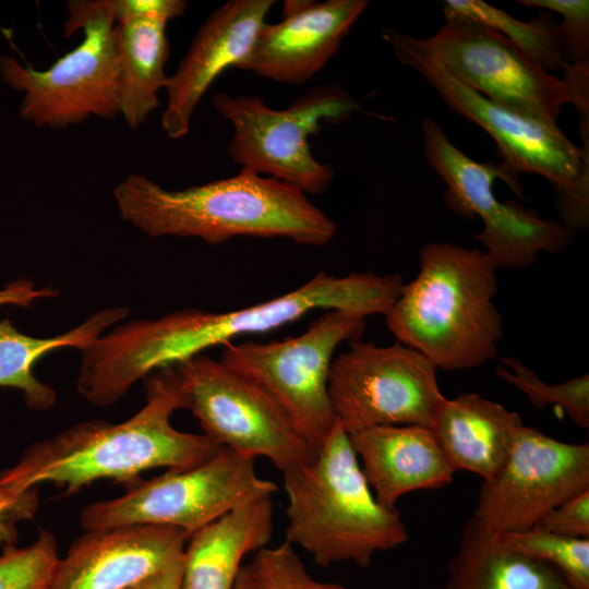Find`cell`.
<instances>
[{
  "label": "cell",
  "instance_id": "1",
  "mask_svg": "<svg viewBox=\"0 0 589 589\" xmlns=\"http://www.w3.org/2000/svg\"><path fill=\"white\" fill-rule=\"evenodd\" d=\"M405 281L398 274L318 272L297 289L252 306L226 312L185 309L154 320L122 323L86 351L96 386L119 400L140 380L236 337L269 332L314 310H339L366 317L389 311Z\"/></svg>",
  "mask_w": 589,
  "mask_h": 589
},
{
  "label": "cell",
  "instance_id": "2",
  "mask_svg": "<svg viewBox=\"0 0 589 589\" xmlns=\"http://www.w3.org/2000/svg\"><path fill=\"white\" fill-rule=\"evenodd\" d=\"M144 380L146 402L135 414L120 423L80 422L31 444L14 466L0 471V495L20 500L41 483L67 493L103 479L132 485L144 471L188 469L212 458L219 445L171 423L182 409L175 365Z\"/></svg>",
  "mask_w": 589,
  "mask_h": 589
},
{
  "label": "cell",
  "instance_id": "3",
  "mask_svg": "<svg viewBox=\"0 0 589 589\" xmlns=\"http://www.w3.org/2000/svg\"><path fill=\"white\" fill-rule=\"evenodd\" d=\"M112 194L121 219L153 238L219 244L247 236L324 247L337 231L336 221L299 189L247 169L182 190H168L133 172Z\"/></svg>",
  "mask_w": 589,
  "mask_h": 589
},
{
  "label": "cell",
  "instance_id": "4",
  "mask_svg": "<svg viewBox=\"0 0 589 589\" xmlns=\"http://www.w3.org/2000/svg\"><path fill=\"white\" fill-rule=\"evenodd\" d=\"M419 266L385 315L398 342L446 371L494 359L503 321L494 304L497 267L490 256L455 243L429 242L419 252Z\"/></svg>",
  "mask_w": 589,
  "mask_h": 589
},
{
  "label": "cell",
  "instance_id": "5",
  "mask_svg": "<svg viewBox=\"0 0 589 589\" xmlns=\"http://www.w3.org/2000/svg\"><path fill=\"white\" fill-rule=\"evenodd\" d=\"M281 474L288 500L285 541L316 565L366 567L376 553L408 541L399 512L377 501L338 422L312 460Z\"/></svg>",
  "mask_w": 589,
  "mask_h": 589
},
{
  "label": "cell",
  "instance_id": "6",
  "mask_svg": "<svg viewBox=\"0 0 589 589\" xmlns=\"http://www.w3.org/2000/svg\"><path fill=\"white\" fill-rule=\"evenodd\" d=\"M397 60L418 72L448 108L482 128L495 142L500 164L510 173H536L557 194L563 223L576 230L588 226L589 149L574 144L557 123L507 108L476 92L449 73L422 38L382 31Z\"/></svg>",
  "mask_w": 589,
  "mask_h": 589
},
{
  "label": "cell",
  "instance_id": "7",
  "mask_svg": "<svg viewBox=\"0 0 589 589\" xmlns=\"http://www.w3.org/2000/svg\"><path fill=\"white\" fill-rule=\"evenodd\" d=\"M63 35L82 31L81 43L45 70L0 56V76L22 93L20 118L36 128L55 130L91 118L119 116L115 0H69Z\"/></svg>",
  "mask_w": 589,
  "mask_h": 589
},
{
  "label": "cell",
  "instance_id": "8",
  "mask_svg": "<svg viewBox=\"0 0 589 589\" xmlns=\"http://www.w3.org/2000/svg\"><path fill=\"white\" fill-rule=\"evenodd\" d=\"M215 110L233 129L228 144L231 160L255 173L286 182L304 194L318 195L330 185L333 168L312 154L309 137L323 122H340L361 108L337 85L316 86L289 107L274 109L256 96L213 95Z\"/></svg>",
  "mask_w": 589,
  "mask_h": 589
},
{
  "label": "cell",
  "instance_id": "9",
  "mask_svg": "<svg viewBox=\"0 0 589 589\" xmlns=\"http://www.w3.org/2000/svg\"><path fill=\"white\" fill-rule=\"evenodd\" d=\"M365 328L363 316L325 310L298 336L226 344L219 361L265 392L318 450L337 423L328 395L334 352L360 340Z\"/></svg>",
  "mask_w": 589,
  "mask_h": 589
},
{
  "label": "cell",
  "instance_id": "10",
  "mask_svg": "<svg viewBox=\"0 0 589 589\" xmlns=\"http://www.w3.org/2000/svg\"><path fill=\"white\" fill-rule=\"evenodd\" d=\"M254 460L220 447L195 467L139 480L120 496L88 504L81 526L85 531L165 526L190 538L239 505L278 490L256 473Z\"/></svg>",
  "mask_w": 589,
  "mask_h": 589
},
{
  "label": "cell",
  "instance_id": "11",
  "mask_svg": "<svg viewBox=\"0 0 589 589\" xmlns=\"http://www.w3.org/2000/svg\"><path fill=\"white\" fill-rule=\"evenodd\" d=\"M428 164L446 184L445 202L457 214L479 216L483 230L473 237L498 268H527L540 252L560 253L572 242L575 230L563 221L549 220L516 202H501L493 182L501 179L520 197L522 187L500 163H478L458 149L434 120L422 123Z\"/></svg>",
  "mask_w": 589,
  "mask_h": 589
},
{
  "label": "cell",
  "instance_id": "12",
  "mask_svg": "<svg viewBox=\"0 0 589 589\" xmlns=\"http://www.w3.org/2000/svg\"><path fill=\"white\" fill-rule=\"evenodd\" d=\"M175 368L182 409L220 447L252 459L267 458L280 472L316 456L265 392L219 360L200 353Z\"/></svg>",
  "mask_w": 589,
  "mask_h": 589
},
{
  "label": "cell",
  "instance_id": "13",
  "mask_svg": "<svg viewBox=\"0 0 589 589\" xmlns=\"http://www.w3.org/2000/svg\"><path fill=\"white\" fill-rule=\"evenodd\" d=\"M328 395L347 434L380 425L431 426L445 399L436 368L400 342L376 346L354 340L334 358Z\"/></svg>",
  "mask_w": 589,
  "mask_h": 589
},
{
  "label": "cell",
  "instance_id": "14",
  "mask_svg": "<svg viewBox=\"0 0 589 589\" xmlns=\"http://www.w3.org/2000/svg\"><path fill=\"white\" fill-rule=\"evenodd\" d=\"M444 16L438 32L422 41L449 73L500 105L557 123L570 101L563 79L539 68L490 26L447 11Z\"/></svg>",
  "mask_w": 589,
  "mask_h": 589
},
{
  "label": "cell",
  "instance_id": "15",
  "mask_svg": "<svg viewBox=\"0 0 589 589\" xmlns=\"http://www.w3.org/2000/svg\"><path fill=\"white\" fill-rule=\"evenodd\" d=\"M588 489V443L562 442L522 424L501 470L481 484L472 518L495 533L524 531Z\"/></svg>",
  "mask_w": 589,
  "mask_h": 589
},
{
  "label": "cell",
  "instance_id": "16",
  "mask_svg": "<svg viewBox=\"0 0 589 589\" xmlns=\"http://www.w3.org/2000/svg\"><path fill=\"white\" fill-rule=\"evenodd\" d=\"M366 7V0H287L283 20L263 24L236 68L278 83L302 84L326 65Z\"/></svg>",
  "mask_w": 589,
  "mask_h": 589
},
{
  "label": "cell",
  "instance_id": "17",
  "mask_svg": "<svg viewBox=\"0 0 589 589\" xmlns=\"http://www.w3.org/2000/svg\"><path fill=\"white\" fill-rule=\"evenodd\" d=\"M274 0H231L197 29L177 70L168 77L161 128L171 140L189 134L193 113L213 82L249 53Z\"/></svg>",
  "mask_w": 589,
  "mask_h": 589
},
{
  "label": "cell",
  "instance_id": "18",
  "mask_svg": "<svg viewBox=\"0 0 589 589\" xmlns=\"http://www.w3.org/2000/svg\"><path fill=\"white\" fill-rule=\"evenodd\" d=\"M188 540L154 525L85 531L59 557L46 589H125L182 555Z\"/></svg>",
  "mask_w": 589,
  "mask_h": 589
},
{
  "label": "cell",
  "instance_id": "19",
  "mask_svg": "<svg viewBox=\"0 0 589 589\" xmlns=\"http://www.w3.org/2000/svg\"><path fill=\"white\" fill-rule=\"evenodd\" d=\"M187 7L183 0H115L119 116L132 130L159 107L169 77L166 27Z\"/></svg>",
  "mask_w": 589,
  "mask_h": 589
},
{
  "label": "cell",
  "instance_id": "20",
  "mask_svg": "<svg viewBox=\"0 0 589 589\" xmlns=\"http://www.w3.org/2000/svg\"><path fill=\"white\" fill-rule=\"evenodd\" d=\"M348 435L368 483L387 508L409 492L453 482L455 471L429 428L380 425Z\"/></svg>",
  "mask_w": 589,
  "mask_h": 589
},
{
  "label": "cell",
  "instance_id": "21",
  "mask_svg": "<svg viewBox=\"0 0 589 589\" xmlns=\"http://www.w3.org/2000/svg\"><path fill=\"white\" fill-rule=\"evenodd\" d=\"M522 424L517 412L467 393L445 397L430 430L455 472H473L488 481L503 467Z\"/></svg>",
  "mask_w": 589,
  "mask_h": 589
},
{
  "label": "cell",
  "instance_id": "22",
  "mask_svg": "<svg viewBox=\"0 0 589 589\" xmlns=\"http://www.w3.org/2000/svg\"><path fill=\"white\" fill-rule=\"evenodd\" d=\"M272 495L245 502L193 533L184 548L181 589H235L244 557L268 545Z\"/></svg>",
  "mask_w": 589,
  "mask_h": 589
},
{
  "label": "cell",
  "instance_id": "23",
  "mask_svg": "<svg viewBox=\"0 0 589 589\" xmlns=\"http://www.w3.org/2000/svg\"><path fill=\"white\" fill-rule=\"evenodd\" d=\"M445 589H573L554 567L505 546L472 517L447 565Z\"/></svg>",
  "mask_w": 589,
  "mask_h": 589
},
{
  "label": "cell",
  "instance_id": "24",
  "mask_svg": "<svg viewBox=\"0 0 589 589\" xmlns=\"http://www.w3.org/2000/svg\"><path fill=\"white\" fill-rule=\"evenodd\" d=\"M130 311L124 306L98 310L80 325L53 337L39 338L21 333L8 318L0 320V387L23 393L26 405L48 410L56 402L55 389L34 375V365L47 353L61 348L87 347L110 327L123 321Z\"/></svg>",
  "mask_w": 589,
  "mask_h": 589
},
{
  "label": "cell",
  "instance_id": "25",
  "mask_svg": "<svg viewBox=\"0 0 589 589\" xmlns=\"http://www.w3.org/2000/svg\"><path fill=\"white\" fill-rule=\"evenodd\" d=\"M444 11L472 19L500 32L545 72L565 71L570 64L561 48L556 22L550 12L522 22L482 0H447Z\"/></svg>",
  "mask_w": 589,
  "mask_h": 589
},
{
  "label": "cell",
  "instance_id": "26",
  "mask_svg": "<svg viewBox=\"0 0 589 589\" xmlns=\"http://www.w3.org/2000/svg\"><path fill=\"white\" fill-rule=\"evenodd\" d=\"M497 534L508 549L556 568L573 589H589V539L556 534L538 526Z\"/></svg>",
  "mask_w": 589,
  "mask_h": 589
},
{
  "label": "cell",
  "instance_id": "27",
  "mask_svg": "<svg viewBox=\"0 0 589 589\" xmlns=\"http://www.w3.org/2000/svg\"><path fill=\"white\" fill-rule=\"evenodd\" d=\"M509 370L496 366V375L526 395L529 402L543 410L549 405L560 406L581 429L589 428V374L558 384L543 382L534 371L514 357H502Z\"/></svg>",
  "mask_w": 589,
  "mask_h": 589
},
{
  "label": "cell",
  "instance_id": "28",
  "mask_svg": "<svg viewBox=\"0 0 589 589\" xmlns=\"http://www.w3.org/2000/svg\"><path fill=\"white\" fill-rule=\"evenodd\" d=\"M239 577L242 589H347L341 584L314 578L286 541L254 552Z\"/></svg>",
  "mask_w": 589,
  "mask_h": 589
},
{
  "label": "cell",
  "instance_id": "29",
  "mask_svg": "<svg viewBox=\"0 0 589 589\" xmlns=\"http://www.w3.org/2000/svg\"><path fill=\"white\" fill-rule=\"evenodd\" d=\"M58 560L57 540L47 530L26 548L5 545L0 552V589H46Z\"/></svg>",
  "mask_w": 589,
  "mask_h": 589
},
{
  "label": "cell",
  "instance_id": "30",
  "mask_svg": "<svg viewBox=\"0 0 589 589\" xmlns=\"http://www.w3.org/2000/svg\"><path fill=\"white\" fill-rule=\"evenodd\" d=\"M525 7L540 8L561 14L556 33L564 56L570 63L588 59L589 1L588 0H519Z\"/></svg>",
  "mask_w": 589,
  "mask_h": 589
},
{
  "label": "cell",
  "instance_id": "31",
  "mask_svg": "<svg viewBox=\"0 0 589 589\" xmlns=\"http://www.w3.org/2000/svg\"><path fill=\"white\" fill-rule=\"evenodd\" d=\"M537 526L561 536L589 539V489L551 509Z\"/></svg>",
  "mask_w": 589,
  "mask_h": 589
},
{
  "label": "cell",
  "instance_id": "32",
  "mask_svg": "<svg viewBox=\"0 0 589 589\" xmlns=\"http://www.w3.org/2000/svg\"><path fill=\"white\" fill-rule=\"evenodd\" d=\"M37 498L32 494L16 501L0 495V548L14 544L16 522L21 519L31 518L37 508Z\"/></svg>",
  "mask_w": 589,
  "mask_h": 589
},
{
  "label": "cell",
  "instance_id": "33",
  "mask_svg": "<svg viewBox=\"0 0 589 589\" xmlns=\"http://www.w3.org/2000/svg\"><path fill=\"white\" fill-rule=\"evenodd\" d=\"M58 296V290L48 287H38L31 280L20 278L0 289V306L5 304L29 308L34 302Z\"/></svg>",
  "mask_w": 589,
  "mask_h": 589
},
{
  "label": "cell",
  "instance_id": "34",
  "mask_svg": "<svg viewBox=\"0 0 589 589\" xmlns=\"http://www.w3.org/2000/svg\"><path fill=\"white\" fill-rule=\"evenodd\" d=\"M588 59L574 62L565 70V82L569 99L576 109L582 115V118L588 119V77H589Z\"/></svg>",
  "mask_w": 589,
  "mask_h": 589
},
{
  "label": "cell",
  "instance_id": "35",
  "mask_svg": "<svg viewBox=\"0 0 589 589\" xmlns=\"http://www.w3.org/2000/svg\"><path fill=\"white\" fill-rule=\"evenodd\" d=\"M182 572L183 554L125 589H181Z\"/></svg>",
  "mask_w": 589,
  "mask_h": 589
},
{
  "label": "cell",
  "instance_id": "36",
  "mask_svg": "<svg viewBox=\"0 0 589 589\" xmlns=\"http://www.w3.org/2000/svg\"><path fill=\"white\" fill-rule=\"evenodd\" d=\"M240 576V575H239ZM235 589H242L240 577H238V580L236 582Z\"/></svg>",
  "mask_w": 589,
  "mask_h": 589
}]
</instances>
